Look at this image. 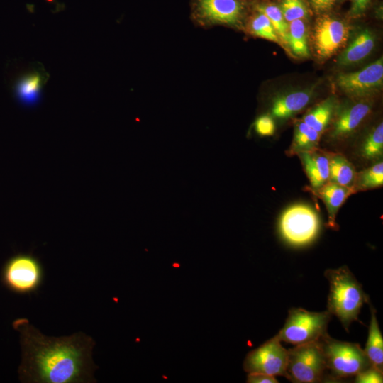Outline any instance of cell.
<instances>
[{
    "instance_id": "obj_11",
    "label": "cell",
    "mask_w": 383,
    "mask_h": 383,
    "mask_svg": "<svg viewBox=\"0 0 383 383\" xmlns=\"http://www.w3.org/2000/svg\"><path fill=\"white\" fill-rule=\"evenodd\" d=\"M198 8L204 18L226 24L237 23L243 10L239 0H199Z\"/></svg>"
},
{
    "instance_id": "obj_10",
    "label": "cell",
    "mask_w": 383,
    "mask_h": 383,
    "mask_svg": "<svg viewBox=\"0 0 383 383\" xmlns=\"http://www.w3.org/2000/svg\"><path fill=\"white\" fill-rule=\"evenodd\" d=\"M349 28L343 21L322 16L317 18L313 30V45L317 55L323 59L333 55L347 41Z\"/></svg>"
},
{
    "instance_id": "obj_14",
    "label": "cell",
    "mask_w": 383,
    "mask_h": 383,
    "mask_svg": "<svg viewBox=\"0 0 383 383\" xmlns=\"http://www.w3.org/2000/svg\"><path fill=\"white\" fill-rule=\"evenodd\" d=\"M313 89L291 91L277 96L271 106V115L279 119H287L302 110L310 102Z\"/></svg>"
},
{
    "instance_id": "obj_5",
    "label": "cell",
    "mask_w": 383,
    "mask_h": 383,
    "mask_svg": "<svg viewBox=\"0 0 383 383\" xmlns=\"http://www.w3.org/2000/svg\"><path fill=\"white\" fill-rule=\"evenodd\" d=\"M331 316L328 311L312 312L293 308L289 311L284 326L276 336L280 341L294 345L317 342L328 334Z\"/></svg>"
},
{
    "instance_id": "obj_17",
    "label": "cell",
    "mask_w": 383,
    "mask_h": 383,
    "mask_svg": "<svg viewBox=\"0 0 383 383\" xmlns=\"http://www.w3.org/2000/svg\"><path fill=\"white\" fill-rule=\"evenodd\" d=\"M375 38L369 30L358 33L338 58L340 66L359 62L368 56L374 49Z\"/></svg>"
},
{
    "instance_id": "obj_23",
    "label": "cell",
    "mask_w": 383,
    "mask_h": 383,
    "mask_svg": "<svg viewBox=\"0 0 383 383\" xmlns=\"http://www.w3.org/2000/svg\"><path fill=\"white\" fill-rule=\"evenodd\" d=\"M363 159L379 161L383 155V123H380L367 135L360 150Z\"/></svg>"
},
{
    "instance_id": "obj_18",
    "label": "cell",
    "mask_w": 383,
    "mask_h": 383,
    "mask_svg": "<svg viewBox=\"0 0 383 383\" xmlns=\"http://www.w3.org/2000/svg\"><path fill=\"white\" fill-rule=\"evenodd\" d=\"M329 181L354 189L356 172L353 165L343 155L327 152Z\"/></svg>"
},
{
    "instance_id": "obj_25",
    "label": "cell",
    "mask_w": 383,
    "mask_h": 383,
    "mask_svg": "<svg viewBox=\"0 0 383 383\" xmlns=\"http://www.w3.org/2000/svg\"><path fill=\"white\" fill-rule=\"evenodd\" d=\"M257 10L269 18L281 43L288 45V24L279 7L275 5L263 4L258 5Z\"/></svg>"
},
{
    "instance_id": "obj_29",
    "label": "cell",
    "mask_w": 383,
    "mask_h": 383,
    "mask_svg": "<svg viewBox=\"0 0 383 383\" xmlns=\"http://www.w3.org/2000/svg\"><path fill=\"white\" fill-rule=\"evenodd\" d=\"M354 382L356 383H382L383 382V371L372 365L355 375Z\"/></svg>"
},
{
    "instance_id": "obj_3",
    "label": "cell",
    "mask_w": 383,
    "mask_h": 383,
    "mask_svg": "<svg viewBox=\"0 0 383 383\" xmlns=\"http://www.w3.org/2000/svg\"><path fill=\"white\" fill-rule=\"evenodd\" d=\"M318 343L326 370L330 372L333 379L355 377L372 365L357 343L335 340L328 334L323 336Z\"/></svg>"
},
{
    "instance_id": "obj_28",
    "label": "cell",
    "mask_w": 383,
    "mask_h": 383,
    "mask_svg": "<svg viewBox=\"0 0 383 383\" xmlns=\"http://www.w3.org/2000/svg\"><path fill=\"white\" fill-rule=\"evenodd\" d=\"M254 129L260 136L272 135L275 131L273 117L268 114L259 116L254 123Z\"/></svg>"
},
{
    "instance_id": "obj_6",
    "label": "cell",
    "mask_w": 383,
    "mask_h": 383,
    "mask_svg": "<svg viewBox=\"0 0 383 383\" xmlns=\"http://www.w3.org/2000/svg\"><path fill=\"white\" fill-rule=\"evenodd\" d=\"M287 351L288 379L296 383L323 381L326 367L318 341L296 345Z\"/></svg>"
},
{
    "instance_id": "obj_26",
    "label": "cell",
    "mask_w": 383,
    "mask_h": 383,
    "mask_svg": "<svg viewBox=\"0 0 383 383\" xmlns=\"http://www.w3.org/2000/svg\"><path fill=\"white\" fill-rule=\"evenodd\" d=\"M250 30L256 36L280 44L281 41L269 18L259 12L250 22Z\"/></svg>"
},
{
    "instance_id": "obj_27",
    "label": "cell",
    "mask_w": 383,
    "mask_h": 383,
    "mask_svg": "<svg viewBox=\"0 0 383 383\" xmlns=\"http://www.w3.org/2000/svg\"><path fill=\"white\" fill-rule=\"evenodd\" d=\"M280 10L286 21L305 19L309 12L304 0H282Z\"/></svg>"
},
{
    "instance_id": "obj_33",
    "label": "cell",
    "mask_w": 383,
    "mask_h": 383,
    "mask_svg": "<svg viewBox=\"0 0 383 383\" xmlns=\"http://www.w3.org/2000/svg\"><path fill=\"white\" fill-rule=\"evenodd\" d=\"M46 1L49 3H53L55 1V0H46Z\"/></svg>"
},
{
    "instance_id": "obj_20",
    "label": "cell",
    "mask_w": 383,
    "mask_h": 383,
    "mask_svg": "<svg viewBox=\"0 0 383 383\" xmlns=\"http://www.w3.org/2000/svg\"><path fill=\"white\" fill-rule=\"evenodd\" d=\"M371 318L364 351L372 365L383 371V338L376 317V310L370 305Z\"/></svg>"
},
{
    "instance_id": "obj_9",
    "label": "cell",
    "mask_w": 383,
    "mask_h": 383,
    "mask_svg": "<svg viewBox=\"0 0 383 383\" xmlns=\"http://www.w3.org/2000/svg\"><path fill=\"white\" fill-rule=\"evenodd\" d=\"M382 57L359 71L340 73L336 77L340 89L353 97L367 96L382 87Z\"/></svg>"
},
{
    "instance_id": "obj_2",
    "label": "cell",
    "mask_w": 383,
    "mask_h": 383,
    "mask_svg": "<svg viewBox=\"0 0 383 383\" xmlns=\"http://www.w3.org/2000/svg\"><path fill=\"white\" fill-rule=\"evenodd\" d=\"M329 283L327 311L335 316L345 330L358 320L360 309L369 297L347 266L324 272Z\"/></svg>"
},
{
    "instance_id": "obj_12",
    "label": "cell",
    "mask_w": 383,
    "mask_h": 383,
    "mask_svg": "<svg viewBox=\"0 0 383 383\" xmlns=\"http://www.w3.org/2000/svg\"><path fill=\"white\" fill-rule=\"evenodd\" d=\"M371 109L370 103L360 101L338 111L333 124L331 136L338 139L351 134L368 115Z\"/></svg>"
},
{
    "instance_id": "obj_32",
    "label": "cell",
    "mask_w": 383,
    "mask_h": 383,
    "mask_svg": "<svg viewBox=\"0 0 383 383\" xmlns=\"http://www.w3.org/2000/svg\"><path fill=\"white\" fill-rule=\"evenodd\" d=\"M310 1L316 12H323L331 9L335 0H310Z\"/></svg>"
},
{
    "instance_id": "obj_31",
    "label": "cell",
    "mask_w": 383,
    "mask_h": 383,
    "mask_svg": "<svg viewBox=\"0 0 383 383\" xmlns=\"http://www.w3.org/2000/svg\"><path fill=\"white\" fill-rule=\"evenodd\" d=\"M370 0H351L350 14L352 16H359L366 10Z\"/></svg>"
},
{
    "instance_id": "obj_4",
    "label": "cell",
    "mask_w": 383,
    "mask_h": 383,
    "mask_svg": "<svg viewBox=\"0 0 383 383\" xmlns=\"http://www.w3.org/2000/svg\"><path fill=\"white\" fill-rule=\"evenodd\" d=\"M278 228L279 234L288 244L301 247L312 243L321 229L318 213L306 204H295L281 214Z\"/></svg>"
},
{
    "instance_id": "obj_24",
    "label": "cell",
    "mask_w": 383,
    "mask_h": 383,
    "mask_svg": "<svg viewBox=\"0 0 383 383\" xmlns=\"http://www.w3.org/2000/svg\"><path fill=\"white\" fill-rule=\"evenodd\" d=\"M383 184V162L381 160L356 174L355 192L382 187Z\"/></svg>"
},
{
    "instance_id": "obj_8",
    "label": "cell",
    "mask_w": 383,
    "mask_h": 383,
    "mask_svg": "<svg viewBox=\"0 0 383 383\" xmlns=\"http://www.w3.org/2000/svg\"><path fill=\"white\" fill-rule=\"evenodd\" d=\"M287 350L275 335L247 354L243 369L248 374L262 373L287 379Z\"/></svg>"
},
{
    "instance_id": "obj_21",
    "label": "cell",
    "mask_w": 383,
    "mask_h": 383,
    "mask_svg": "<svg viewBox=\"0 0 383 383\" xmlns=\"http://www.w3.org/2000/svg\"><path fill=\"white\" fill-rule=\"evenodd\" d=\"M335 108V99L328 98L309 111L302 121L321 135L331 121Z\"/></svg>"
},
{
    "instance_id": "obj_22",
    "label": "cell",
    "mask_w": 383,
    "mask_h": 383,
    "mask_svg": "<svg viewBox=\"0 0 383 383\" xmlns=\"http://www.w3.org/2000/svg\"><path fill=\"white\" fill-rule=\"evenodd\" d=\"M288 45L293 53L299 57L309 55L307 40V30L303 20L298 19L289 22Z\"/></svg>"
},
{
    "instance_id": "obj_7",
    "label": "cell",
    "mask_w": 383,
    "mask_h": 383,
    "mask_svg": "<svg viewBox=\"0 0 383 383\" xmlns=\"http://www.w3.org/2000/svg\"><path fill=\"white\" fill-rule=\"evenodd\" d=\"M3 282L18 294H31L41 286L44 271L40 262L31 254H18L10 258L3 270Z\"/></svg>"
},
{
    "instance_id": "obj_15",
    "label": "cell",
    "mask_w": 383,
    "mask_h": 383,
    "mask_svg": "<svg viewBox=\"0 0 383 383\" xmlns=\"http://www.w3.org/2000/svg\"><path fill=\"white\" fill-rule=\"evenodd\" d=\"M355 192L353 188L338 184L328 182L316 194L322 199L328 212L327 226L333 230L338 229L335 222L337 213L348 196Z\"/></svg>"
},
{
    "instance_id": "obj_16",
    "label": "cell",
    "mask_w": 383,
    "mask_h": 383,
    "mask_svg": "<svg viewBox=\"0 0 383 383\" xmlns=\"http://www.w3.org/2000/svg\"><path fill=\"white\" fill-rule=\"evenodd\" d=\"M45 77L42 71H29L21 76L15 84V94L23 105H36L40 99L41 88Z\"/></svg>"
},
{
    "instance_id": "obj_13",
    "label": "cell",
    "mask_w": 383,
    "mask_h": 383,
    "mask_svg": "<svg viewBox=\"0 0 383 383\" xmlns=\"http://www.w3.org/2000/svg\"><path fill=\"white\" fill-rule=\"evenodd\" d=\"M299 157L310 187L316 192L329 181V161L327 152L318 149L297 155Z\"/></svg>"
},
{
    "instance_id": "obj_19",
    "label": "cell",
    "mask_w": 383,
    "mask_h": 383,
    "mask_svg": "<svg viewBox=\"0 0 383 383\" xmlns=\"http://www.w3.org/2000/svg\"><path fill=\"white\" fill-rule=\"evenodd\" d=\"M321 135L302 120L296 123L292 144L287 151L289 156L318 149Z\"/></svg>"
},
{
    "instance_id": "obj_30",
    "label": "cell",
    "mask_w": 383,
    "mask_h": 383,
    "mask_svg": "<svg viewBox=\"0 0 383 383\" xmlns=\"http://www.w3.org/2000/svg\"><path fill=\"white\" fill-rule=\"evenodd\" d=\"M248 383H277L278 381L274 376L262 373H248L247 377Z\"/></svg>"
},
{
    "instance_id": "obj_1",
    "label": "cell",
    "mask_w": 383,
    "mask_h": 383,
    "mask_svg": "<svg viewBox=\"0 0 383 383\" xmlns=\"http://www.w3.org/2000/svg\"><path fill=\"white\" fill-rule=\"evenodd\" d=\"M13 326L20 334L22 351L18 368L24 382L79 383L93 382L94 340L82 333L52 338L42 334L26 318Z\"/></svg>"
}]
</instances>
